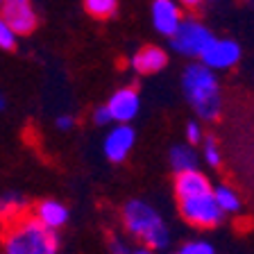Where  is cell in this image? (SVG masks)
Wrapping results in <instances>:
<instances>
[{
	"label": "cell",
	"instance_id": "obj_25",
	"mask_svg": "<svg viewBox=\"0 0 254 254\" xmlns=\"http://www.w3.org/2000/svg\"><path fill=\"white\" fill-rule=\"evenodd\" d=\"M182 5H186V7H195V5H200L202 0H180Z\"/></svg>",
	"mask_w": 254,
	"mask_h": 254
},
{
	"label": "cell",
	"instance_id": "obj_14",
	"mask_svg": "<svg viewBox=\"0 0 254 254\" xmlns=\"http://www.w3.org/2000/svg\"><path fill=\"white\" fill-rule=\"evenodd\" d=\"M170 166L177 173H186V170H197V152L190 148L189 143H180L170 148Z\"/></svg>",
	"mask_w": 254,
	"mask_h": 254
},
{
	"label": "cell",
	"instance_id": "obj_12",
	"mask_svg": "<svg viewBox=\"0 0 254 254\" xmlns=\"http://www.w3.org/2000/svg\"><path fill=\"white\" fill-rule=\"evenodd\" d=\"M32 216L46 229L57 232L59 227H64V225L68 222V209L59 200H41L34 204V213H32Z\"/></svg>",
	"mask_w": 254,
	"mask_h": 254
},
{
	"label": "cell",
	"instance_id": "obj_10",
	"mask_svg": "<svg viewBox=\"0 0 254 254\" xmlns=\"http://www.w3.org/2000/svg\"><path fill=\"white\" fill-rule=\"evenodd\" d=\"M150 14H152L154 30L168 39L173 37L175 30L180 27V23L184 21L180 5L175 0H154L152 7H150Z\"/></svg>",
	"mask_w": 254,
	"mask_h": 254
},
{
	"label": "cell",
	"instance_id": "obj_17",
	"mask_svg": "<svg viewBox=\"0 0 254 254\" xmlns=\"http://www.w3.org/2000/svg\"><path fill=\"white\" fill-rule=\"evenodd\" d=\"M84 9L93 18H109L116 14L118 0H84Z\"/></svg>",
	"mask_w": 254,
	"mask_h": 254
},
{
	"label": "cell",
	"instance_id": "obj_21",
	"mask_svg": "<svg viewBox=\"0 0 254 254\" xmlns=\"http://www.w3.org/2000/svg\"><path fill=\"white\" fill-rule=\"evenodd\" d=\"M202 141V129H200V125H197L195 121H190V123H186V143H189L190 148L195 145V143H200Z\"/></svg>",
	"mask_w": 254,
	"mask_h": 254
},
{
	"label": "cell",
	"instance_id": "obj_8",
	"mask_svg": "<svg viewBox=\"0 0 254 254\" xmlns=\"http://www.w3.org/2000/svg\"><path fill=\"white\" fill-rule=\"evenodd\" d=\"M105 107H107V111H109L111 123L127 125V123H132L134 118L138 116V111H141V95H138V91L132 89V86H123V89H118L116 93L111 95Z\"/></svg>",
	"mask_w": 254,
	"mask_h": 254
},
{
	"label": "cell",
	"instance_id": "obj_15",
	"mask_svg": "<svg viewBox=\"0 0 254 254\" xmlns=\"http://www.w3.org/2000/svg\"><path fill=\"white\" fill-rule=\"evenodd\" d=\"M211 195L222 213H238L241 206H243V200L238 195V190H234L232 186H227V184H220V186H216V189H211Z\"/></svg>",
	"mask_w": 254,
	"mask_h": 254
},
{
	"label": "cell",
	"instance_id": "obj_4",
	"mask_svg": "<svg viewBox=\"0 0 254 254\" xmlns=\"http://www.w3.org/2000/svg\"><path fill=\"white\" fill-rule=\"evenodd\" d=\"M213 39L216 37L204 23L195 21V18H184L170 37V46L175 53L184 55V57H200Z\"/></svg>",
	"mask_w": 254,
	"mask_h": 254
},
{
	"label": "cell",
	"instance_id": "obj_9",
	"mask_svg": "<svg viewBox=\"0 0 254 254\" xmlns=\"http://www.w3.org/2000/svg\"><path fill=\"white\" fill-rule=\"evenodd\" d=\"M134 143H136V132H134L132 125H116L111 127L105 136L102 143V150H105V157L114 164H121L125 161L127 154L132 152Z\"/></svg>",
	"mask_w": 254,
	"mask_h": 254
},
{
	"label": "cell",
	"instance_id": "obj_23",
	"mask_svg": "<svg viewBox=\"0 0 254 254\" xmlns=\"http://www.w3.org/2000/svg\"><path fill=\"white\" fill-rule=\"evenodd\" d=\"M73 125H75V118L70 116V114H62V116H57V129H62V132H68Z\"/></svg>",
	"mask_w": 254,
	"mask_h": 254
},
{
	"label": "cell",
	"instance_id": "obj_24",
	"mask_svg": "<svg viewBox=\"0 0 254 254\" xmlns=\"http://www.w3.org/2000/svg\"><path fill=\"white\" fill-rule=\"evenodd\" d=\"M129 254H152V252H150L148 248H143V245H141V248H132V252H129Z\"/></svg>",
	"mask_w": 254,
	"mask_h": 254
},
{
	"label": "cell",
	"instance_id": "obj_22",
	"mask_svg": "<svg viewBox=\"0 0 254 254\" xmlns=\"http://www.w3.org/2000/svg\"><path fill=\"white\" fill-rule=\"evenodd\" d=\"M93 123H95V125H109V123H111L109 111H107L105 105H102V107H95V111H93Z\"/></svg>",
	"mask_w": 254,
	"mask_h": 254
},
{
	"label": "cell",
	"instance_id": "obj_13",
	"mask_svg": "<svg viewBox=\"0 0 254 254\" xmlns=\"http://www.w3.org/2000/svg\"><path fill=\"white\" fill-rule=\"evenodd\" d=\"M168 66V53L159 46H143L132 57V68L141 75L159 73Z\"/></svg>",
	"mask_w": 254,
	"mask_h": 254
},
{
	"label": "cell",
	"instance_id": "obj_5",
	"mask_svg": "<svg viewBox=\"0 0 254 254\" xmlns=\"http://www.w3.org/2000/svg\"><path fill=\"white\" fill-rule=\"evenodd\" d=\"M177 204H180V216L184 218L189 225H193V227L211 229V227H218V225L225 220V213L218 209L211 193L189 197V200H180Z\"/></svg>",
	"mask_w": 254,
	"mask_h": 254
},
{
	"label": "cell",
	"instance_id": "obj_18",
	"mask_svg": "<svg viewBox=\"0 0 254 254\" xmlns=\"http://www.w3.org/2000/svg\"><path fill=\"white\" fill-rule=\"evenodd\" d=\"M177 254H216V248L206 241H190V243L182 245Z\"/></svg>",
	"mask_w": 254,
	"mask_h": 254
},
{
	"label": "cell",
	"instance_id": "obj_1",
	"mask_svg": "<svg viewBox=\"0 0 254 254\" xmlns=\"http://www.w3.org/2000/svg\"><path fill=\"white\" fill-rule=\"evenodd\" d=\"M57 234L34 220L32 213H21L2 222V252L5 254H57Z\"/></svg>",
	"mask_w": 254,
	"mask_h": 254
},
{
	"label": "cell",
	"instance_id": "obj_20",
	"mask_svg": "<svg viewBox=\"0 0 254 254\" xmlns=\"http://www.w3.org/2000/svg\"><path fill=\"white\" fill-rule=\"evenodd\" d=\"M16 39H18V37L11 32V27L7 25L2 18H0V48H2V50H14V48H16Z\"/></svg>",
	"mask_w": 254,
	"mask_h": 254
},
{
	"label": "cell",
	"instance_id": "obj_11",
	"mask_svg": "<svg viewBox=\"0 0 254 254\" xmlns=\"http://www.w3.org/2000/svg\"><path fill=\"white\" fill-rule=\"evenodd\" d=\"M211 189H213L211 182L206 180V175H202L200 170H186V173H177V177H175V195H177V202L211 193Z\"/></svg>",
	"mask_w": 254,
	"mask_h": 254
},
{
	"label": "cell",
	"instance_id": "obj_16",
	"mask_svg": "<svg viewBox=\"0 0 254 254\" xmlns=\"http://www.w3.org/2000/svg\"><path fill=\"white\" fill-rule=\"evenodd\" d=\"M21 213H25V200L21 195L9 193L0 197V222H9Z\"/></svg>",
	"mask_w": 254,
	"mask_h": 254
},
{
	"label": "cell",
	"instance_id": "obj_26",
	"mask_svg": "<svg viewBox=\"0 0 254 254\" xmlns=\"http://www.w3.org/2000/svg\"><path fill=\"white\" fill-rule=\"evenodd\" d=\"M2 109H5V95L0 93V111H2Z\"/></svg>",
	"mask_w": 254,
	"mask_h": 254
},
{
	"label": "cell",
	"instance_id": "obj_2",
	"mask_svg": "<svg viewBox=\"0 0 254 254\" xmlns=\"http://www.w3.org/2000/svg\"><path fill=\"white\" fill-rule=\"evenodd\" d=\"M182 91L202 121H218L222 111L220 84L213 70L202 64H190L182 73Z\"/></svg>",
	"mask_w": 254,
	"mask_h": 254
},
{
	"label": "cell",
	"instance_id": "obj_6",
	"mask_svg": "<svg viewBox=\"0 0 254 254\" xmlns=\"http://www.w3.org/2000/svg\"><path fill=\"white\" fill-rule=\"evenodd\" d=\"M0 18L11 27L16 37L18 34H32L37 30V11L32 7V0H2L0 5Z\"/></svg>",
	"mask_w": 254,
	"mask_h": 254
},
{
	"label": "cell",
	"instance_id": "obj_7",
	"mask_svg": "<svg viewBox=\"0 0 254 254\" xmlns=\"http://www.w3.org/2000/svg\"><path fill=\"white\" fill-rule=\"evenodd\" d=\"M241 46L234 39H213L209 43L204 53L200 55L202 66H206L209 70H229L241 62Z\"/></svg>",
	"mask_w": 254,
	"mask_h": 254
},
{
	"label": "cell",
	"instance_id": "obj_3",
	"mask_svg": "<svg viewBox=\"0 0 254 254\" xmlns=\"http://www.w3.org/2000/svg\"><path fill=\"white\" fill-rule=\"evenodd\" d=\"M123 225H125L127 234L138 238L143 248H148L150 252L166 250L170 243L168 227H166L164 218L159 216L157 209L145 200L134 197V200L125 202V206H123Z\"/></svg>",
	"mask_w": 254,
	"mask_h": 254
},
{
	"label": "cell",
	"instance_id": "obj_19",
	"mask_svg": "<svg viewBox=\"0 0 254 254\" xmlns=\"http://www.w3.org/2000/svg\"><path fill=\"white\" fill-rule=\"evenodd\" d=\"M204 161L209 166H220V150H218V145H216V138H206L204 141Z\"/></svg>",
	"mask_w": 254,
	"mask_h": 254
},
{
	"label": "cell",
	"instance_id": "obj_27",
	"mask_svg": "<svg viewBox=\"0 0 254 254\" xmlns=\"http://www.w3.org/2000/svg\"><path fill=\"white\" fill-rule=\"evenodd\" d=\"M0 5H2V0H0Z\"/></svg>",
	"mask_w": 254,
	"mask_h": 254
}]
</instances>
